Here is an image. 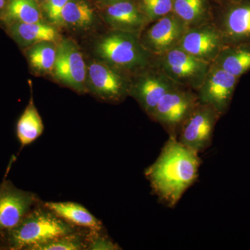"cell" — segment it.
Returning <instances> with one entry per match:
<instances>
[{"instance_id": "1", "label": "cell", "mask_w": 250, "mask_h": 250, "mask_svg": "<svg viewBox=\"0 0 250 250\" xmlns=\"http://www.w3.org/2000/svg\"><path fill=\"white\" fill-rule=\"evenodd\" d=\"M200 166L198 154L169 136L155 162L146 169L145 177L161 204L172 208L197 180Z\"/></svg>"}, {"instance_id": "2", "label": "cell", "mask_w": 250, "mask_h": 250, "mask_svg": "<svg viewBox=\"0 0 250 250\" xmlns=\"http://www.w3.org/2000/svg\"><path fill=\"white\" fill-rule=\"evenodd\" d=\"M78 229L57 216L42 201L17 226L0 236V250H31Z\"/></svg>"}, {"instance_id": "3", "label": "cell", "mask_w": 250, "mask_h": 250, "mask_svg": "<svg viewBox=\"0 0 250 250\" xmlns=\"http://www.w3.org/2000/svg\"><path fill=\"white\" fill-rule=\"evenodd\" d=\"M96 52L110 66L126 70L144 68L149 62V52L134 34L116 31L104 36L96 45Z\"/></svg>"}, {"instance_id": "4", "label": "cell", "mask_w": 250, "mask_h": 250, "mask_svg": "<svg viewBox=\"0 0 250 250\" xmlns=\"http://www.w3.org/2000/svg\"><path fill=\"white\" fill-rule=\"evenodd\" d=\"M219 117L214 108L199 103L181 126L177 141L197 154L205 152L211 145Z\"/></svg>"}, {"instance_id": "5", "label": "cell", "mask_w": 250, "mask_h": 250, "mask_svg": "<svg viewBox=\"0 0 250 250\" xmlns=\"http://www.w3.org/2000/svg\"><path fill=\"white\" fill-rule=\"evenodd\" d=\"M198 103L197 95L177 86L163 96L150 118L160 123L170 137L177 139L181 126Z\"/></svg>"}, {"instance_id": "6", "label": "cell", "mask_w": 250, "mask_h": 250, "mask_svg": "<svg viewBox=\"0 0 250 250\" xmlns=\"http://www.w3.org/2000/svg\"><path fill=\"white\" fill-rule=\"evenodd\" d=\"M42 202L36 193L18 188L10 179L0 184V236L17 226Z\"/></svg>"}, {"instance_id": "7", "label": "cell", "mask_w": 250, "mask_h": 250, "mask_svg": "<svg viewBox=\"0 0 250 250\" xmlns=\"http://www.w3.org/2000/svg\"><path fill=\"white\" fill-rule=\"evenodd\" d=\"M52 74L60 83L75 91H87V66L83 54L73 41L63 39L59 41Z\"/></svg>"}, {"instance_id": "8", "label": "cell", "mask_w": 250, "mask_h": 250, "mask_svg": "<svg viewBox=\"0 0 250 250\" xmlns=\"http://www.w3.org/2000/svg\"><path fill=\"white\" fill-rule=\"evenodd\" d=\"M131 83L107 63L93 62L87 67V90L99 100L110 103L123 101Z\"/></svg>"}, {"instance_id": "9", "label": "cell", "mask_w": 250, "mask_h": 250, "mask_svg": "<svg viewBox=\"0 0 250 250\" xmlns=\"http://www.w3.org/2000/svg\"><path fill=\"white\" fill-rule=\"evenodd\" d=\"M163 71L178 85L198 89L209 70V63L176 46L162 55Z\"/></svg>"}, {"instance_id": "10", "label": "cell", "mask_w": 250, "mask_h": 250, "mask_svg": "<svg viewBox=\"0 0 250 250\" xmlns=\"http://www.w3.org/2000/svg\"><path fill=\"white\" fill-rule=\"evenodd\" d=\"M239 79L213 63L198 88L199 103L210 105L221 116L231 103Z\"/></svg>"}, {"instance_id": "11", "label": "cell", "mask_w": 250, "mask_h": 250, "mask_svg": "<svg viewBox=\"0 0 250 250\" xmlns=\"http://www.w3.org/2000/svg\"><path fill=\"white\" fill-rule=\"evenodd\" d=\"M216 27L226 45L250 42V0L225 2Z\"/></svg>"}, {"instance_id": "12", "label": "cell", "mask_w": 250, "mask_h": 250, "mask_svg": "<svg viewBox=\"0 0 250 250\" xmlns=\"http://www.w3.org/2000/svg\"><path fill=\"white\" fill-rule=\"evenodd\" d=\"M177 46L209 63L215 62L226 45L216 26L198 25L187 29Z\"/></svg>"}, {"instance_id": "13", "label": "cell", "mask_w": 250, "mask_h": 250, "mask_svg": "<svg viewBox=\"0 0 250 250\" xmlns=\"http://www.w3.org/2000/svg\"><path fill=\"white\" fill-rule=\"evenodd\" d=\"M188 25L173 13L157 20L144 35V46L149 52L162 56L178 45Z\"/></svg>"}, {"instance_id": "14", "label": "cell", "mask_w": 250, "mask_h": 250, "mask_svg": "<svg viewBox=\"0 0 250 250\" xmlns=\"http://www.w3.org/2000/svg\"><path fill=\"white\" fill-rule=\"evenodd\" d=\"M178 84L163 73H148L131 83L129 95L137 100L144 111L152 116L156 105L165 94Z\"/></svg>"}, {"instance_id": "15", "label": "cell", "mask_w": 250, "mask_h": 250, "mask_svg": "<svg viewBox=\"0 0 250 250\" xmlns=\"http://www.w3.org/2000/svg\"><path fill=\"white\" fill-rule=\"evenodd\" d=\"M99 6L105 21L117 31L135 34L142 29L147 21L134 0H122Z\"/></svg>"}, {"instance_id": "16", "label": "cell", "mask_w": 250, "mask_h": 250, "mask_svg": "<svg viewBox=\"0 0 250 250\" xmlns=\"http://www.w3.org/2000/svg\"><path fill=\"white\" fill-rule=\"evenodd\" d=\"M4 26L10 37L24 49L39 42L59 41L57 29L53 25L46 24L44 21L34 23L14 22Z\"/></svg>"}, {"instance_id": "17", "label": "cell", "mask_w": 250, "mask_h": 250, "mask_svg": "<svg viewBox=\"0 0 250 250\" xmlns=\"http://www.w3.org/2000/svg\"><path fill=\"white\" fill-rule=\"evenodd\" d=\"M57 216L76 228L93 231L106 230L101 220L80 204L74 202H44Z\"/></svg>"}, {"instance_id": "18", "label": "cell", "mask_w": 250, "mask_h": 250, "mask_svg": "<svg viewBox=\"0 0 250 250\" xmlns=\"http://www.w3.org/2000/svg\"><path fill=\"white\" fill-rule=\"evenodd\" d=\"M213 62L240 78L250 70V42L225 46Z\"/></svg>"}, {"instance_id": "19", "label": "cell", "mask_w": 250, "mask_h": 250, "mask_svg": "<svg viewBox=\"0 0 250 250\" xmlns=\"http://www.w3.org/2000/svg\"><path fill=\"white\" fill-rule=\"evenodd\" d=\"M16 131L21 151L26 146L35 142L43 133L42 118L36 107L32 97L18 119Z\"/></svg>"}, {"instance_id": "20", "label": "cell", "mask_w": 250, "mask_h": 250, "mask_svg": "<svg viewBox=\"0 0 250 250\" xmlns=\"http://www.w3.org/2000/svg\"><path fill=\"white\" fill-rule=\"evenodd\" d=\"M96 18L91 0H69L62 12V26L73 29H87Z\"/></svg>"}, {"instance_id": "21", "label": "cell", "mask_w": 250, "mask_h": 250, "mask_svg": "<svg viewBox=\"0 0 250 250\" xmlns=\"http://www.w3.org/2000/svg\"><path fill=\"white\" fill-rule=\"evenodd\" d=\"M43 15L38 0H10L1 24L34 23L43 21Z\"/></svg>"}, {"instance_id": "22", "label": "cell", "mask_w": 250, "mask_h": 250, "mask_svg": "<svg viewBox=\"0 0 250 250\" xmlns=\"http://www.w3.org/2000/svg\"><path fill=\"white\" fill-rule=\"evenodd\" d=\"M24 50L33 71L42 75L53 72L57 59V45L54 42H39Z\"/></svg>"}, {"instance_id": "23", "label": "cell", "mask_w": 250, "mask_h": 250, "mask_svg": "<svg viewBox=\"0 0 250 250\" xmlns=\"http://www.w3.org/2000/svg\"><path fill=\"white\" fill-rule=\"evenodd\" d=\"M86 229L80 228L73 232L41 243L31 250H86Z\"/></svg>"}, {"instance_id": "24", "label": "cell", "mask_w": 250, "mask_h": 250, "mask_svg": "<svg viewBox=\"0 0 250 250\" xmlns=\"http://www.w3.org/2000/svg\"><path fill=\"white\" fill-rule=\"evenodd\" d=\"M207 12L206 0H173L172 13L188 26L202 22Z\"/></svg>"}, {"instance_id": "25", "label": "cell", "mask_w": 250, "mask_h": 250, "mask_svg": "<svg viewBox=\"0 0 250 250\" xmlns=\"http://www.w3.org/2000/svg\"><path fill=\"white\" fill-rule=\"evenodd\" d=\"M143 14L150 21H156L172 13L173 0H139Z\"/></svg>"}, {"instance_id": "26", "label": "cell", "mask_w": 250, "mask_h": 250, "mask_svg": "<svg viewBox=\"0 0 250 250\" xmlns=\"http://www.w3.org/2000/svg\"><path fill=\"white\" fill-rule=\"evenodd\" d=\"M118 243L113 241L107 234L106 230H88L87 233L86 250H121Z\"/></svg>"}, {"instance_id": "27", "label": "cell", "mask_w": 250, "mask_h": 250, "mask_svg": "<svg viewBox=\"0 0 250 250\" xmlns=\"http://www.w3.org/2000/svg\"><path fill=\"white\" fill-rule=\"evenodd\" d=\"M69 0H46L41 4L43 17L49 22L62 26V12Z\"/></svg>"}, {"instance_id": "28", "label": "cell", "mask_w": 250, "mask_h": 250, "mask_svg": "<svg viewBox=\"0 0 250 250\" xmlns=\"http://www.w3.org/2000/svg\"><path fill=\"white\" fill-rule=\"evenodd\" d=\"M10 0H0V22L4 17Z\"/></svg>"}, {"instance_id": "29", "label": "cell", "mask_w": 250, "mask_h": 250, "mask_svg": "<svg viewBox=\"0 0 250 250\" xmlns=\"http://www.w3.org/2000/svg\"><path fill=\"white\" fill-rule=\"evenodd\" d=\"M122 1V0H93L94 3L98 6H103L111 4V3L116 2V1Z\"/></svg>"}, {"instance_id": "30", "label": "cell", "mask_w": 250, "mask_h": 250, "mask_svg": "<svg viewBox=\"0 0 250 250\" xmlns=\"http://www.w3.org/2000/svg\"><path fill=\"white\" fill-rule=\"evenodd\" d=\"M225 2H231V1H239V0H224Z\"/></svg>"}, {"instance_id": "31", "label": "cell", "mask_w": 250, "mask_h": 250, "mask_svg": "<svg viewBox=\"0 0 250 250\" xmlns=\"http://www.w3.org/2000/svg\"><path fill=\"white\" fill-rule=\"evenodd\" d=\"M46 0H38V1H39V3H40V4H42V3H43L44 1H45Z\"/></svg>"}]
</instances>
